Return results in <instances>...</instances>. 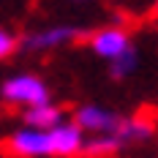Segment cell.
Returning a JSON list of instances; mask_svg holds the SVG:
<instances>
[{
    "label": "cell",
    "instance_id": "cell-4",
    "mask_svg": "<svg viewBox=\"0 0 158 158\" xmlns=\"http://www.w3.org/2000/svg\"><path fill=\"white\" fill-rule=\"evenodd\" d=\"M90 47H93V52L98 57L114 60V57H120L123 52L131 49V41H128L126 30H120V27H104V30L90 35Z\"/></svg>",
    "mask_w": 158,
    "mask_h": 158
},
{
    "label": "cell",
    "instance_id": "cell-8",
    "mask_svg": "<svg viewBox=\"0 0 158 158\" xmlns=\"http://www.w3.org/2000/svg\"><path fill=\"white\" fill-rule=\"evenodd\" d=\"M120 139L112 136V134H93L90 139L82 142V153L79 156L85 158H112L117 150H120Z\"/></svg>",
    "mask_w": 158,
    "mask_h": 158
},
{
    "label": "cell",
    "instance_id": "cell-1",
    "mask_svg": "<svg viewBox=\"0 0 158 158\" xmlns=\"http://www.w3.org/2000/svg\"><path fill=\"white\" fill-rule=\"evenodd\" d=\"M0 93L6 101L11 104H22V106H38V104H47L49 101V87L33 74H19L3 82Z\"/></svg>",
    "mask_w": 158,
    "mask_h": 158
},
{
    "label": "cell",
    "instance_id": "cell-11",
    "mask_svg": "<svg viewBox=\"0 0 158 158\" xmlns=\"http://www.w3.org/2000/svg\"><path fill=\"white\" fill-rule=\"evenodd\" d=\"M16 49V38L8 30H0V57H8Z\"/></svg>",
    "mask_w": 158,
    "mask_h": 158
},
{
    "label": "cell",
    "instance_id": "cell-7",
    "mask_svg": "<svg viewBox=\"0 0 158 158\" xmlns=\"http://www.w3.org/2000/svg\"><path fill=\"white\" fill-rule=\"evenodd\" d=\"M57 123H63V112L57 109L52 101L38 104V106H27V112H25V126L35 128V131H49Z\"/></svg>",
    "mask_w": 158,
    "mask_h": 158
},
{
    "label": "cell",
    "instance_id": "cell-2",
    "mask_svg": "<svg viewBox=\"0 0 158 158\" xmlns=\"http://www.w3.org/2000/svg\"><path fill=\"white\" fill-rule=\"evenodd\" d=\"M11 156L19 158H47L52 156V142H49V131H35V128H22L8 139Z\"/></svg>",
    "mask_w": 158,
    "mask_h": 158
},
{
    "label": "cell",
    "instance_id": "cell-5",
    "mask_svg": "<svg viewBox=\"0 0 158 158\" xmlns=\"http://www.w3.org/2000/svg\"><path fill=\"white\" fill-rule=\"evenodd\" d=\"M49 142H52V156H79L85 134L77 123H57L49 128Z\"/></svg>",
    "mask_w": 158,
    "mask_h": 158
},
{
    "label": "cell",
    "instance_id": "cell-6",
    "mask_svg": "<svg viewBox=\"0 0 158 158\" xmlns=\"http://www.w3.org/2000/svg\"><path fill=\"white\" fill-rule=\"evenodd\" d=\"M77 35H79V30L57 25V27H49V30H41V33H30V35H25V47H27V49H52V47H60V44L74 41Z\"/></svg>",
    "mask_w": 158,
    "mask_h": 158
},
{
    "label": "cell",
    "instance_id": "cell-9",
    "mask_svg": "<svg viewBox=\"0 0 158 158\" xmlns=\"http://www.w3.org/2000/svg\"><path fill=\"white\" fill-rule=\"evenodd\" d=\"M153 134V126L144 120H131V117H120V126L114 131V136L120 142H134V139H147Z\"/></svg>",
    "mask_w": 158,
    "mask_h": 158
},
{
    "label": "cell",
    "instance_id": "cell-10",
    "mask_svg": "<svg viewBox=\"0 0 158 158\" xmlns=\"http://www.w3.org/2000/svg\"><path fill=\"white\" fill-rule=\"evenodd\" d=\"M134 68H136V52L128 49V52H123L120 57L112 60V77H114V79H123V77H128Z\"/></svg>",
    "mask_w": 158,
    "mask_h": 158
},
{
    "label": "cell",
    "instance_id": "cell-3",
    "mask_svg": "<svg viewBox=\"0 0 158 158\" xmlns=\"http://www.w3.org/2000/svg\"><path fill=\"white\" fill-rule=\"evenodd\" d=\"M74 123L82 128V134H85V131H93V134H112V136H114V131L120 126V117H117L114 112L104 109V106L87 104V106H79L77 109Z\"/></svg>",
    "mask_w": 158,
    "mask_h": 158
}]
</instances>
